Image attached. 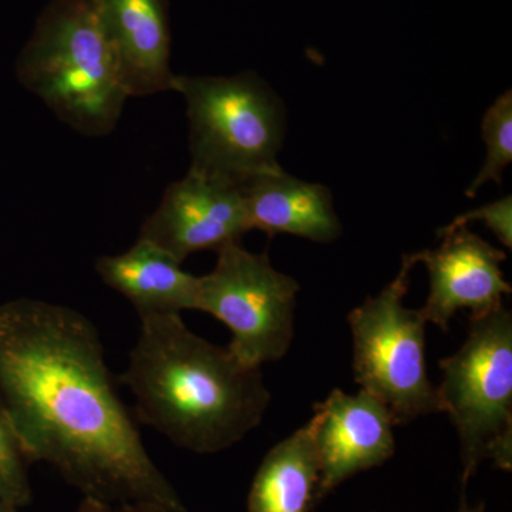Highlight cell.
Wrapping results in <instances>:
<instances>
[{
  "instance_id": "cell-1",
  "label": "cell",
  "mask_w": 512,
  "mask_h": 512,
  "mask_svg": "<svg viewBox=\"0 0 512 512\" xmlns=\"http://www.w3.org/2000/svg\"><path fill=\"white\" fill-rule=\"evenodd\" d=\"M0 400L26 458L52 464L90 500L184 511L83 313L39 299L0 303Z\"/></svg>"
},
{
  "instance_id": "cell-2",
  "label": "cell",
  "mask_w": 512,
  "mask_h": 512,
  "mask_svg": "<svg viewBox=\"0 0 512 512\" xmlns=\"http://www.w3.org/2000/svg\"><path fill=\"white\" fill-rule=\"evenodd\" d=\"M120 383L133 394L141 423L198 454L237 444L271 402L261 367L201 338L181 315L140 318Z\"/></svg>"
},
{
  "instance_id": "cell-3",
  "label": "cell",
  "mask_w": 512,
  "mask_h": 512,
  "mask_svg": "<svg viewBox=\"0 0 512 512\" xmlns=\"http://www.w3.org/2000/svg\"><path fill=\"white\" fill-rule=\"evenodd\" d=\"M18 77L83 136H107L128 99L93 0H70L47 20L20 59Z\"/></svg>"
},
{
  "instance_id": "cell-4",
  "label": "cell",
  "mask_w": 512,
  "mask_h": 512,
  "mask_svg": "<svg viewBox=\"0 0 512 512\" xmlns=\"http://www.w3.org/2000/svg\"><path fill=\"white\" fill-rule=\"evenodd\" d=\"M171 90L187 104L191 170L244 185L282 170L284 103L255 73L177 76Z\"/></svg>"
},
{
  "instance_id": "cell-5",
  "label": "cell",
  "mask_w": 512,
  "mask_h": 512,
  "mask_svg": "<svg viewBox=\"0 0 512 512\" xmlns=\"http://www.w3.org/2000/svg\"><path fill=\"white\" fill-rule=\"evenodd\" d=\"M437 390L460 437L463 484L484 460L512 467V315L501 308L470 318L466 343L441 360Z\"/></svg>"
},
{
  "instance_id": "cell-6",
  "label": "cell",
  "mask_w": 512,
  "mask_h": 512,
  "mask_svg": "<svg viewBox=\"0 0 512 512\" xmlns=\"http://www.w3.org/2000/svg\"><path fill=\"white\" fill-rule=\"evenodd\" d=\"M416 264V255H404L396 278L348 318L356 383L390 410L396 424L440 412L426 366L427 320L420 309L404 305Z\"/></svg>"
},
{
  "instance_id": "cell-7",
  "label": "cell",
  "mask_w": 512,
  "mask_h": 512,
  "mask_svg": "<svg viewBox=\"0 0 512 512\" xmlns=\"http://www.w3.org/2000/svg\"><path fill=\"white\" fill-rule=\"evenodd\" d=\"M298 282L276 271L266 252L254 254L234 242L217 251V264L200 276L195 311L224 323L228 349L244 365L261 367L291 348Z\"/></svg>"
},
{
  "instance_id": "cell-8",
  "label": "cell",
  "mask_w": 512,
  "mask_h": 512,
  "mask_svg": "<svg viewBox=\"0 0 512 512\" xmlns=\"http://www.w3.org/2000/svg\"><path fill=\"white\" fill-rule=\"evenodd\" d=\"M241 185L191 170L168 185L138 238L164 249L180 264L201 251H220L251 231Z\"/></svg>"
},
{
  "instance_id": "cell-9",
  "label": "cell",
  "mask_w": 512,
  "mask_h": 512,
  "mask_svg": "<svg viewBox=\"0 0 512 512\" xmlns=\"http://www.w3.org/2000/svg\"><path fill=\"white\" fill-rule=\"evenodd\" d=\"M437 234L440 247L414 254L429 271L430 292L420 309L427 322L447 332L460 309L481 318L503 308V296L512 291L501 269L507 255L467 227Z\"/></svg>"
},
{
  "instance_id": "cell-10",
  "label": "cell",
  "mask_w": 512,
  "mask_h": 512,
  "mask_svg": "<svg viewBox=\"0 0 512 512\" xmlns=\"http://www.w3.org/2000/svg\"><path fill=\"white\" fill-rule=\"evenodd\" d=\"M393 414L372 394L333 390L315 404L309 433L319 461V498L360 471L386 463L394 454Z\"/></svg>"
},
{
  "instance_id": "cell-11",
  "label": "cell",
  "mask_w": 512,
  "mask_h": 512,
  "mask_svg": "<svg viewBox=\"0 0 512 512\" xmlns=\"http://www.w3.org/2000/svg\"><path fill=\"white\" fill-rule=\"evenodd\" d=\"M128 97L170 92V36L161 0H93Z\"/></svg>"
},
{
  "instance_id": "cell-12",
  "label": "cell",
  "mask_w": 512,
  "mask_h": 512,
  "mask_svg": "<svg viewBox=\"0 0 512 512\" xmlns=\"http://www.w3.org/2000/svg\"><path fill=\"white\" fill-rule=\"evenodd\" d=\"M96 271L134 306L138 318L195 311L200 276L185 272L177 259L147 239L138 238L123 254L100 256Z\"/></svg>"
},
{
  "instance_id": "cell-13",
  "label": "cell",
  "mask_w": 512,
  "mask_h": 512,
  "mask_svg": "<svg viewBox=\"0 0 512 512\" xmlns=\"http://www.w3.org/2000/svg\"><path fill=\"white\" fill-rule=\"evenodd\" d=\"M252 229L269 237L291 234L315 242H332L342 234L333 198L325 185L298 180L284 168L242 185Z\"/></svg>"
},
{
  "instance_id": "cell-14",
  "label": "cell",
  "mask_w": 512,
  "mask_h": 512,
  "mask_svg": "<svg viewBox=\"0 0 512 512\" xmlns=\"http://www.w3.org/2000/svg\"><path fill=\"white\" fill-rule=\"evenodd\" d=\"M318 483V454L305 426L266 454L249 493L248 510L306 512Z\"/></svg>"
},
{
  "instance_id": "cell-15",
  "label": "cell",
  "mask_w": 512,
  "mask_h": 512,
  "mask_svg": "<svg viewBox=\"0 0 512 512\" xmlns=\"http://www.w3.org/2000/svg\"><path fill=\"white\" fill-rule=\"evenodd\" d=\"M483 140L487 147L485 161L480 173L467 188V197H476L483 185L501 184L505 168L512 161V92L507 90L485 111L483 123Z\"/></svg>"
},
{
  "instance_id": "cell-16",
  "label": "cell",
  "mask_w": 512,
  "mask_h": 512,
  "mask_svg": "<svg viewBox=\"0 0 512 512\" xmlns=\"http://www.w3.org/2000/svg\"><path fill=\"white\" fill-rule=\"evenodd\" d=\"M26 461L29 460L0 400V500L15 510L30 501Z\"/></svg>"
},
{
  "instance_id": "cell-17",
  "label": "cell",
  "mask_w": 512,
  "mask_h": 512,
  "mask_svg": "<svg viewBox=\"0 0 512 512\" xmlns=\"http://www.w3.org/2000/svg\"><path fill=\"white\" fill-rule=\"evenodd\" d=\"M483 221L495 237L500 239L501 244L508 249L512 248V197L501 198V200L490 202L484 207L477 208L474 211H468L466 214L458 215L456 220L440 231H450V229L467 227L470 222Z\"/></svg>"
},
{
  "instance_id": "cell-18",
  "label": "cell",
  "mask_w": 512,
  "mask_h": 512,
  "mask_svg": "<svg viewBox=\"0 0 512 512\" xmlns=\"http://www.w3.org/2000/svg\"><path fill=\"white\" fill-rule=\"evenodd\" d=\"M77 512H170L164 508L150 504H123L119 508L111 507L109 503H101L97 500H87Z\"/></svg>"
},
{
  "instance_id": "cell-19",
  "label": "cell",
  "mask_w": 512,
  "mask_h": 512,
  "mask_svg": "<svg viewBox=\"0 0 512 512\" xmlns=\"http://www.w3.org/2000/svg\"><path fill=\"white\" fill-rule=\"evenodd\" d=\"M484 510V504H478L474 505V507H471V505L467 504L466 498H463V503H461L460 510H458L457 512H484Z\"/></svg>"
},
{
  "instance_id": "cell-20",
  "label": "cell",
  "mask_w": 512,
  "mask_h": 512,
  "mask_svg": "<svg viewBox=\"0 0 512 512\" xmlns=\"http://www.w3.org/2000/svg\"><path fill=\"white\" fill-rule=\"evenodd\" d=\"M0 512H16V510L15 508L9 507L8 504H5L2 500H0Z\"/></svg>"
}]
</instances>
